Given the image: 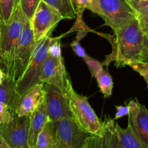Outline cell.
Masks as SVG:
<instances>
[{"mask_svg": "<svg viewBox=\"0 0 148 148\" xmlns=\"http://www.w3.org/2000/svg\"><path fill=\"white\" fill-rule=\"evenodd\" d=\"M113 32V35L96 33L108 39L112 47V51L105 57L102 65L108 67L114 62L117 68H122L140 62L144 33L137 18Z\"/></svg>", "mask_w": 148, "mask_h": 148, "instance_id": "6da1fadb", "label": "cell"}, {"mask_svg": "<svg viewBox=\"0 0 148 148\" xmlns=\"http://www.w3.org/2000/svg\"><path fill=\"white\" fill-rule=\"evenodd\" d=\"M84 148H146L128 126L123 129L115 119L106 116L97 135H89Z\"/></svg>", "mask_w": 148, "mask_h": 148, "instance_id": "7a4b0ae2", "label": "cell"}, {"mask_svg": "<svg viewBox=\"0 0 148 148\" xmlns=\"http://www.w3.org/2000/svg\"><path fill=\"white\" fill-rule=\"evenodd\" d=\"M65 96L68 99L72 119L83 132L97 135L102 129V123L88 102L87 98L74 90L69 78L66 81Z\"/></svg>", "mask_w": 148, "mask_h": 148, "instance_id": "3957f363", "label": "cell"}, {"mask_svg": "<svg viewBox=\"0 0 148 148\" xmlns=\"http://www.w3.org/2000/svg\"><path fill=\"white\" fill-rule=\"evenodd\" d=\"M27 19L20 5L17 7L8 25H1L0 64L6 75L9 73L14 52Z\"/></svg>", "mask_w": 148, "mask_h": 148, "instance_id": "277c9868", "label": "cell"}, {"mask_svg": "<svg viewBox=\"0 0 148 148\" xmlns=\"http://www.w3.org/2000/svg\"><path fill=\"white\" fill-rule=\"evenodd\" d=\"M60 37H52L47 57L42 67L39 82L52 85L65 95L68 76L61 53Z\"/></svg>", "mask_w": 148, "mask_h": 148, "instance_id": "5b68a950", "label": "cell"}, {"mask_svg": "<svg viewBox=\"0 0 148 148\" xmlns=\"http://www.w3.org/2000/svg\"><path fill=\"white\" fill-rule=\"evenodd\" d=\"M38 43L39 42H36L34 39L31 21L27 19L15 47L10 71L7 75L8 77L15 82L21 79L28 68Z\"/></svg>", "mask_w": 148, "mask_h": 148, "instance_id": "8992f818", "label": "cell"}, {"mask_svg": "<svg viewBox=\"0 0 148 148\" xmlns=\"http://www.w3.org/2000/svg\"><path fill=\"white\" fill-rule=\"evenodd\" d=\"M52 37L51 34H49L44 38L38 43L34 49L28 68L21 79L15 84L16 92L19 96L21 97L34 85L40 83L39 77L43 64L47 57Z\"/></svg>", "mask_w": 148, "mask_h": 148, "instance_id": "52a82bcc", "label": "cell"}, {"mask_svg": "<svg viewBox=\"0 0 148 148\" xmlns=\"http://www.w3.org/2000/svg\"><path fill=\"white\" fill-rule=\"evenodd\" d=\"M99 16L113 31L127 25L136 15L126 0H97Z\"/></svg>", "mask_w": 148, "mask_h": 148, "instance_id": "ba28073f", "label": "cell"}, {"mask_svg": "<svg viewBox=\"0 0 148 148\" xmlns=\"http://www.w3.org/2000/svg\"><path fill=\"white\" fill-rule=\"evenodd\" d=\"M62 20V18L56 10L41 1L31 21L36 42H39L52 34V31Z\"/></svg>", "mask_w": 148, "mask_h": 148, "instance_id": "9c48e42d", "label": "cell"}, {"mask_svg": "<svg viewBox=\"0 0 148 148\" xmlns=\"http://www.w3.org/2000/svg\"><path fill=\"white\" fill-rule=\"evenodd\" d=\"M44 98L49 121L56 123L66 119H72L68 99L65 94L52 85L44 84Z\"/></svg>", "mask_w": 148, "mask_h": 148, "instance_id": "30bf717a", "label": "cell"}, {"mask_svg": "<svg viewBox=\"0 0 148 148\" xmlns=\"http://www.w3.org/2000/svg\"><path fill=\"white\" fill-rule=\"evenodd\" d=\"M30 116L15 115L9 122L0 125V137L11 148H28Z\"/></svg>", "mask_w": 148, "mask_h": 148, "instance_id": "8fae6325", "label": "cell"}, {"mask_svg": "<svg viewBox=\"0 0 148 148\" xmlns=\"http://www.w3.org/2000/svg\"><path fill=\"white\" fill-rule=\"evenodd\" d=\"M56 128L60 148H84L89 136L83 132L72 119H66L54 123Z\"/></svg>", "mask_w": 148, "mask_h": 148, "instance_id": "7c38bea8", "label": "cell"}, {"mask_svg": "<svg viewBox=\"0 0 148 148\" xmlns=\"http://www.w3.org/2000/svg\"><path fill=\"white\" fill-rule=\"evenodd\" d=\"M128 107L129 108L128 126L142 145L148 148V110L136 99L131 100Z\"/></svg>", "mask_w": 148, "mask_h": 148, "instance_id": "4fadbf2b", "label": "cell"}, {"mask_svg": "<svg viewBox=\"0 0 148 148\" xmlns=\"http://www.w3.org/2000/svg\"><path fill=\"white\" fill-rule=\"evenodd\" d=\"M44 83L36 84L22 95L15 110L18 116H30L44 99Z\"/></svg>", "mask_w": 148, "mask_h": 148, "instance_id": "5bb4252c", "label": "cell"}, {"mask_svg": "<svg viewBox=\"0 0 148 148\" xmlns=\"http://www.w3.org/2000/svg\"><path fill=\"white\" fill-rule=\"evenodd\" d=\"M48 121H49V120L45 108V98H44L38 108L30 116L28 135V148H34L36 143L37 138Z\"/></svg>", "mask_w": 148, "mask_h": 148, "instance_id": "9a60e30c", "label": "cell"}, {"mask_svg": "<svg viewBox=\"0 0 148 148\" xmlns=\"http://www.w3.org/2000/svg\"><path fill=\"white\" fill-rule=\"evenodd\" d=\"M16 82L7 76L0 85V102L8 105L15 113L21 96L16 92Z\"/></svg>", "mask_w": 148, "mask_h": 148, "instance_id": "2e32d148", "label": "cell"}, {"mask_svg": "<svg viewBox=\"0 0 148 148\" xmlns=\"http://www.w3.org/2000/svg\"><path fill=\"white\" fill-rule=\"evenodd\" d=\"M58 144L55 123L48 121L37 138L34 148H56Z\"/></svg>", "mask_w": 148, "mask_h": 148, "instance_id": "e0dca14e", "label": "cell"}, {"mask_svg": "<svg viewBox=\"0 0 148 148\" xmlns=\"http://www.w3.org/2000/svg\"><path fill=\"white\" fill-rule=\"evenodd\" d=\"M56 10L62 19L71 20L76 18V12L72 0H41Z\"/></svg>", "mask_w": 148, "mask_h": 148, "instance_id": "ac0fdd59", "label": "cell"}, {"mask_svg": "<svg viewBox=\"0 0 148 148\" xmlns=\"http://www.w3.org/2000/svg\"><path fill=\"white\" fill-rule=\"evenodd\" d=\"M95 78L97 79V82L98 86L100 89L101 93L105 97H108L110 96L113 92V82L108 70L102 68L95 75Z\"/></svg>", "mask_w": 148, "mask_h": 148, "instance_id": "d6986e66", "label": "cell"}, {"mask_svg": "<svg viewBox=\"0 0 148 148\" xmlns=\"http://www.w3.org/2000/svg\"><path fill=\"white\" fill-rule=\"evenodd\" d=\"M20 5V0H0V23L8 25Z\"/></svg>", "mask_w": 148, "mask_h": 148, "instance_id": "ffe728a7", "label": "cell"}, {"mask_svg": "<svg viewBox=\"0 0 148 148\" xmlns=\"http://www.w3.org/2000/svg\"><path fill=\"white\" fill-rule=\"evenodd\" d=\"M73 5L76 12V18H82L85 10L99 15L97 0H72Z\"/></svg>", "mask_w": 148, "mask_h": 148, "instance_id": "44dd1931", "label": "cell"}, {"mask_svg": "<svg viewBox=\"0 0 148 148\" xmlns=\"http://www.w3.org/2000/svg\"><path fill=\"white\" fill-rule=\"evenodd\" d=\"M136 16L148 17V0H126Z\"/></svg>", "mask_w": 148, "mask_h": 148, "instance_id": "7402d4cb", "label": "cell"}, {"mask_svg": "<svg viewBox=\"0 0 148 148\" xmlns=\"http://www.w3.org/2000/svg\"><path fill=\"white\" fill-rule=\"evenodd\" d=\"M40 2L41 0H20V6L30 21L33 18L34 12Z\"/></svg>", "mask_w": 148, "mask_h": 148, "instance_id": "603a6c76", "label": "cell"}, {"mask_svg": "<svg viewBox=\"0 0 148 148\" xmlns=\"http://www.w3.org/2000/svg\"><path fill=\"white\" fill-rule=\"evenodd\" d=\"M15 113L5 104L0 102V125L9 122Z\"/></svg>", "mask_w": 148, "mask_h": 148, "instance_id": "cb8c5ba5", "label": "cell"}, {"mask_svg": "<svg viewBox=\"0 0 148 148\" xmlns=\"http://www.w3.org/2000/svg\"><path fill=\"white\" fill-rule=\"evenodd\" d=\"M84 60L86 62V65H88V68H89V71H90L91 74L93 77H95V75L99 72V71L103 68V65L101 62H99V61L96 60L94 58H91L89 55L86 57V58L84 59Z\"/></svg>", "mask_w": 148, "mask_h": 148, "instance_id": "d4e9b609", "label": "cell"}, {"mask_svg": "<svg viewBox=\"0 0 148 148\" xmlns=\"http://www.w3.org/2000/svg\"><path fill=\"white\" fill-rule=\"evenodd\" d=\"M129 66L134 71L137 72L148 85V65L142 63V62H135V63L131 64Z\"/></svg>", "mask_w": 148, "mask_h": 148, "instance_id": "484cf974", "label": "cell"}, {"mask_svg": "<svg viewBox=\"0 0 148 148\" xmlns=\"http://www.w3.org/2000/svg\"><path fill=\"white\" fill-rule=\"evenodd\" d=\"M139 62L148 65V32L144 33L143 48L141 55L140 62Z\"/></svg>", "mask_w": 148, "mask_h": 148, "instance_id": "4316f807", "label": "cell"}, {"mask_svg": "<svg viewBox=\"0 0 148 148\" xmlns=\"http://www.w3.org/2000/svg\"><path fill=\"white\" fill-rule=\"evenodd\" d=\"M79 41L80 40L78 39H76V40L73 41V42L71 44V47H72L74 52H75L78 56L80 57V58H82V59L84 60L88 55L86 53V52H85V50L84 49V48L81 46Z\"/></svg>", "mask_w": 148, "mask_h": 148, "instance_id": "83f0119b", "label": "cell"}, {"mask_svg": "<svg viewBox=\"0 0 148 148\" xmlns=\"http://www.w3.org/2000/svg\"><path fill=\"white\" fill-rule=\"evenodd\" d=\"M116 113L115 116V120H118L119 119L125 116H128L129 113V108L127 106H116Z\"/></svg>", "mask_w": 148, "mask_h": 148, "instance_id": "f1b7e54d", "label": "cell"}, {"mask_svg": "<svg viewBox=\"0 0 148 148\" xmlns=\"http://www.w3.org/2000/svg\"><path fill=\"white\" fill-rule=\"evenodd\" d=\"M143 33L148 32V17L136 16Z\"/></svg>", "mask_w": 148, "mask_h": 148, "instance_id": "f546056e", "label": "cell"}, {"mask_svg": "<svg viewBox=\"0 0 148 148\" xmlns=\"http://www.w3.org/2000/svg\"><path fill=\"white\" fill-rule=\"evenodd\" d=\"M6 77H7L6 73H5V72L4 71V70L0 67V85L3 83L5 79H6Z\"/></svg>", "mask_w": 148, "mask_h": 148, "instance_id": "4dcf8cb0", "label": "cell"}, {"mask_svg": "<svg viewBox=\"0 0 148 148\" xmlns=\"http://www.w3.org/2000/svg\"><path fill=\"white\" fill-rule=\"evenodd\" d=\"M0 148H11L2 137H0Z\"/></svg>", "mask_w": 148, "mask_h": 148, "instance_id": "1f68e13d", "label": "cell"}, {"mask_svg": "<svg viewBox=\"0 0 148 148\" xmlns=\"http://www.w3.org/2000/svg\"><path fill=\"white\" fill-rule=\"evenodd\" d=\"M1 35H2V29H1V23H0V41H1Z\"/></svg>", "mask_w": 148, "mask_h": 148, "instance_id": "d6a6232c", "label": "cell"}, {"mask_svg": "<svg viewBox=\"0 0 148 148\" xmlns=\"http://www.w3.org/2000/svg\"><path fill=\"white\" fill-rule=\"evenodd\" d=\"M56 148H60V145H59V144H58V147H57Z\"/></svg>", "mask_w": 148, "mask_h": 148, "instance_id": "836d02e7", "label": "cell"}]
</instances>
